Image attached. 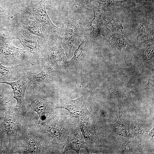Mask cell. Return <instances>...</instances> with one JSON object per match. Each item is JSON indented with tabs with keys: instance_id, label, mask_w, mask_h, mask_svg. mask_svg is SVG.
<instances>
[{
	"instance_id": "ac0fdd59",
	"label": "cell",
	"mask_w": 154,
	"mask_h": 154,
	"mask_svg": "<svg viewBox=\"0 0 154 154\" xmlns=\"http://www.w3.org/2000/svg\"><path fill=\"white\" fill-rule=\"evenodd\" d=\"M0 63V80L7 81L15 77L16 68L18 66L8 67L2 65Z\"/></svg>"
},
{
	"instance_id": "ba28073f",
	"label": "cell",
	"mask_w": 154,
	"mask_h": 154,
	"mask_svg": "<svg viewBox=\"0 0 154 154\" xmlns=\"http://www.w3.org/2000/svg\"><path fill=\"white\" fill-rule=\"evenodd\" d=\"M0 83H6L10 85L13 90V98H13H15L17 103L16 107L21 110L23 114L27 112L24 99L25 90L27 85V78L26 75H24L20 79L16 81L9 82L7 81H0Z\"/></svg>"
},
{
	"instance_id": "277c9868",
	"label": "cell",
	"mask_w": 154,
	"mask_h": 154,
	"mask_svg": "<svg viewBox=\"0 0 154 154\" xmlns=\"http://www.w3.org/2000/svg\"><path fill=\"white\" fill-rule=\"evenodd\" d=\"M5 113L4 125L9 143L8 149L13 150L17 146V135L21 127L18 115L11 108L3 106Z\"/></svg>"
},
{
	"instance_id": "603a6c76",
	"label": "cell",
	"mask_w": 154,
	"mask_h": 154,
	"mask_svg": "<svg viewBox=\"0 0 154 154\" xmlns=\"http://www.w3.org/2000/svg\"><path fill=\"white\" fill-rule=\"evenodd\" d=\"M139 7H142L147 5L154 4V0H139Z\"/></svg>"
},
{
	"instance_id": "30bf717a",
	"label": "cell",
	"mask_w": 154,
	"mask_h": 154,
	"mask_svg": "<svg viewBox=\"0 0 154 154\" xmlns=\"http://www.w3.org/2000/svg\"><path fill=\"white\" fill-rule=\"evenodd\" d=\"M52 72L50 66L45 67L42 71L36 74L33 75L28 72L26 75L27 85L35 88L48 83L51 80Z\"/></svg>"
},
{
	"instance_id": "d4e9b609",
	"label": "cell",
	"mask_w": 154,
	"mask_h": 154,
	"mask_svg": "<svg viewBox=\"0 0 154 154\" xmlns=\"http://www.w3.org/2000/svg\"><path fill=\"white\" fill-rule=\"evenodd\" d=\"M135 0V1H136L137 2H138V1H139V0Z\"/></svg>"
},
{
	"instance_id": "3957f363",
	"label": "cell",
	"mask_w": 154,
	"mask_h": 154,
	"mask_svg": "<svg viewBox=\"0 0 154 154\" xmlns=\"http://www.w3.org/2000/svg\"><path fill=\"white\" fill-rule=\"evenodd\" d=\"M37 21L43 27L48 37L53 40L57 39L61 31V29L54 25L46 11L45 0H41L38 3L26 7Z\"/></svg>"
},
{
	"instance_id": "d6986e66",
	"label": "cell",
	"mask_w": 154,
	"mask_h": 154,
	"mask_svg": "<svg viewBox=\"0 0 154 154\" xmlns=\"http://www.w3.org/2000/svg\"><path fill=\"white\" fill-rule=\"evenodd\" d=\"M68 24L64 35V37L76 40L77 36V29L69 19L67 14Z\"/></svg>"
},
{
	"instance_id": "e0dca14e",
	"label": "cell",
	"mask_w": 154,
	"mask_h": 154,
	"mask_svg": "<svg viewBox=\"0 0 154 154\" xmlns=\"http://www.w3.org/2000/svg\"><path fill=\"white\" fill-rule=\"evenodd\" d=\"M87 42V37L85 35L84 38L75 51L73 56L68 62V63L69 65H73L76 63H79L80 59L82 58V56L85 50Z\"/></svg>"
},
{
	"instance_id": "7c38bea8",
	"label": "cell",
	"mask_w": 154,
	"mask_h": 154,
	"mask_svg": "<svg viewBox=\"0 0 154 154\" xmlns=\"http://www.w3.org/2000/svg\"><path fill=\"white\" fill-rule=\"evenodd\" d=\"M94 12V17L90 22V25L92 30L90 34V37L91 40H93L100 38L101 36L100 31L103 25V23L101 17L104 12L98 7H92Z\"/></svg>"
},
{
	"instance_id": "cb8c5ba5",
	"label": "cell",
	"mask_w": 154,
	"mask_h": 154,
	"mask_svg": "<svg viewBox=\"0 0 154 154\" xmlns=\"http://www.w3.org/2000/svg\"><path fill=\"white\" fill-rule=\"evenodd\" d=\"M1 15H5L8 17L9 15L6 11L3 9L0 4V16Z\"/></svg>"
},
{
	"instance_id": "6da1fadb",
	"label": "cell",
	"mask_w": 154,
	"mask_h": 154,
	"mask_svg": "<svg viewBox=\"0 0 154 154\" xmlns=\"http://www.w3.org/2000/svg\"><path fill=\"white\" fill-rule=\"evenodd\" d=\"M90 92L86 90L80 97L72 100H66L60 102L55 106V108H61L67 110L71 117L78 119L79 125L84 138L89 137V118L92 115L88 110L86 106V99Z\"/></svg>"
},
{
	"instance_id": "8fae6325",
	"label": "cell",
	"mask_w": 154,
	"mask_h": 154,
	"mask_svg": "<svg viewBox=\"0 0 154 154\" xmlns=\"http://www.w3.org/2000/svg\"><path fill=\"white\" fill-rule=\"evenodd\" d=\"M94 1L99 4L98 8L104 12L109 11L121 10L134 5L131 0H95Z\"/></svg>"
},
{
	"instance_id": "7a4b0ae2",
	"label": "cell",
	"mask_w": 154,
	"mask_h": 154,
	"mask_svg": "<svg viewBox=\"0 0 154 154\" xmlns=\"http://www.w3.org/2000/svg\"><path fill=\"white\" fill-rule=\"evenodd\" d=\"M14 39L9 37L0 40V56L13 66H24L29 63L30 51L17 48L12 44Z\"/></svg>"
},
{
	"instance_id": "5bb4252c",
	"label": "cell",
	"mask_w": 154,
	"mask_h": 154,
	"mask_svg": "<svg viewBox=\"0 0 154 154\" xmlns=\"http://www.w3.org/2000/svg\"><path fill=\"white\" fill-rule=\"evenodd\" d=\"M64 52L62 48L55 45L50 48L49 50L48 57L52 66L58 67L66 64Z\"/></svg>"
},
{
	"instance_id": "52a82bcc",
	"label": "cell",
	"mask_w": 154,
	"mask_h": 154,
	"mask_svg": "<svg viewBox=\"0 0 154 154\" xmlns=\"http://www.w3.org/2000/svg\"><path fill=\"white\" fill-rule=\"evenodd\" d=\"M19 21L22 28L30 33L43 39L48 37L44 28L27 9H22Z\"/></svg>"
},
{
	"instance_id": "7402d4cb",
	"label": "cell",
	"mask_w": 154,
	"mask_h": 154,
	"mask_svg": "<svg viewBox=\"0 0 154 154\" xmlns=\"http://www.w3.org/2000/svg\"><path fill=\"white\" fill-rule=\"evenodd\" d=\"M29 142L28 148H29V153H36L35 150H37L38 146L37 143L34 141Z\"/></svg>"
},
{
	"instance_id": "2e32d148",
	"label": "cell",
	"mask_w": 154,
	"mask_h": 154,
	"mask_svg": "<svg viewBox=\"0 0 154 154\" xmlns=\"http://www.w3.org/2000/svg\"><path fill=\"white\" fill-rule=\"evenodd\" d=\"M110 37L111 44L116 49L120 51L128 44V38L125 35H122L119 33H116L112 35Z\"/></svg>"
},
{
	"instance_id": "ffe728a7",
	"label": "cell",
	"mask_w": 154,
	"mask_h": 154,
	"mask_svg": "<svg viewBox=\"0 0 154 154\" xmlns=\"http://www.w3.org/2000/svg\"><path fill=\"white\" fill-rule=\"evenodd\" d=\"M154 32L141 35L137 37L138 40H140L145 44L153 43L154 42Z\"/></svg>"
},
{
	"instance_id": "484cf974",
	"label": "cell",
	"mask_w": 154,
	"mask_h": 154,
	"mask_svg": "<svg viewBox=\"0 0 154 154\" xmlns=\"http://www.w3.org/2000/svg\"><path fill=\"white\" fill-rule=\"evenodd\" d=\"M1 37L0 36V39H1Z\"/></svg>"
},
{
	"instance_id": "4fadbf2b",
	"label": "cell",
	"mask_w": 154,
	"mask_h": 154,
	"mask_svg": "<svg viewBox=\"0 0 154 154\" xmlns=\"http://www.w3.org/2000/svg\"><path fill=\"white\" fill-rule=\"evenodd\" d=\"M132 32L137 37L154 32L153 25L151 24L144 19L134 21L132 25Z\"/></svg>"
},
{
	"instance_id": "9a60e30c",
	"label": "cell",
	"mask_w": 154,
	"mask_h": 154,
	"mask_svg": "<svg viewBox=\"0 0 154 154\" xmlns=\"http://www.w3.org/2000/svg\"><path fill=\"white\" fill-rule=\"evenodd\" d=\"M102 20L103 25L102 32L104 35L110 37L115 33L122 31L123 27L119 20L113 18L110 21H106L105 18Z\"/></svg>"
},
{
	"instance_id": "44dd1931",
	"label": "cell",
	"mask_w": 154,
	"mask_h": 154,
	"mask_svg": "<svg viewBox=\"0 0 154 154\" xmlns=\"http://www.w3.org/2000/svg\"><path fill=\"white\" fill-rule=\"evenodd\" d=\"M78 4V6L82 7H90L91 4L95 0H74Z\"/></svg>"
},
{
	"instance_id": "9c48e42d",
	"label": "cell",
	"mask_w": 154,
	"mask_h": 154,
	"mask_svg": "<svg viewBox=\"0 0 154 154\" xmlns=\"http://www.w3.org/2000/svg\"><path fill=\"white\" fill-rule=\"evenodd\" d=\"M81 148H85L90 153L91 149L84 141L80 131L78 129L72 131L68 136L63 153L69 150H73L78 154Z\"/></svg>"
},
{
	"instance_id": "8992f818",
	"label": "cell",
	"mask_w": 154,
	"mask_h": 154,
	"mask_svg": "<svg viewBox=\"0 0 154 154\" xmlns=\"http://www.w3.org/2000/svg\"><path fill=\"white\" fill-rule=\"evenodd\" d=\"M35 36L22 28L15 30L11 36L18 39L24 47L29 48L31 53L38 56L42 52L43 45L40 37Z\"/></svg>"
},
{
	"instance_id": "5b68a950",
	"label": "cell",
	"mask_w": 154,
	"mask_h": 154,
	"mask_svg": "<svg viewBox=\"0 0 154 154\" xmlns=\"http://www.w3.org/2000/svg\"><path fill=\"white\" fill-rule=\"evenodd\" d=\"M30 100V106L39 116L38 125H42L52 119L55 106L51 100L45 99L38 96H34Z\"/></svg>"
}]
</instances>
